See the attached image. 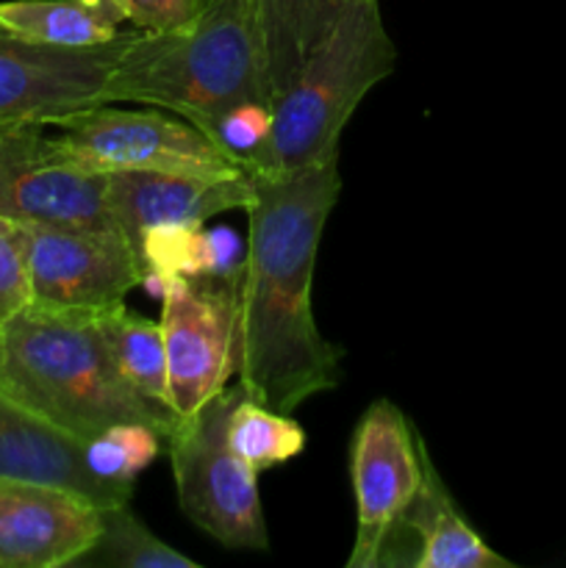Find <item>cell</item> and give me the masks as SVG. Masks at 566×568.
<instances>
[{"instance_id": "1", "label": "cell", "mask_w": 566, "mask_h": 568, "mask_svg": "<svg viewBox=\"0 0 566 568\" xmlns=\"http://www.w3.org/2000/svg\"><path fill=\"white\" fill-rule=\"evenodd\" d=\"M250 175V172H247ZM255 197L236 308L239 386L277 414L331 392L342 349L327 342L311 311L316 250L338 192V155L289 175H250Z\"/></svg>"}, {"instance_id": "2", "label": "cell", "mask_w": 566, "mask_h": 568, "mask_svg": "<svg viewBox=\"0 0 566 568\" xmlns=\"http://www.w3.org/2000/svg\"><path fill=\"white\" fill-rule=\"evenodd\" d=\"M0 394L89 442L120 422L170 438L181 416L139 394L117 366L100 311L26 305L0 327Z\"/></svg>"}, {"instance_id": "3", "label": "cell", "mask_w": 566, "mask_h": 568, "mask_svg": "<svg viewBox=\"0 0 566 568\" xmlns=\"http://www.w3.org/2000/svg\"><path fill=\"white\" fill-rule=\"evenodd\" d=\"M100 103L170 109L209 139L236 105H272L255 0H209L192 22L170 31L137 28Z\"/></svg>"}, {"instance_id": "4", "label": "cell", "mask_w": 566, "mask_h": 568, "mask_svg": "<svg viewBox=\"0 0 566 568\" xmlns=\"http://www.w3.org/2000/svg\"><path fill=\"white\" fill-rule=\"evenodd\" d=\"M397 67L381 0H355L272 105V131L250 175H289L338 155L342 131L372 87Z\"/></svg>"}, {"instance_id": "5", "label": "cell", "mask_w": 566, "mask_h": 568, "mask_svg": "<svg viewBox=\"0 0 566 568\" xmlns=\"http://www.w3.org/2000/svg\"><path fill=\"white\" fill-rule=\"evenodd\" d=\"M244 388H222L192 416H181L166 438L181 508L228 549L270 547L259 497V471L231 447L228 419Z\"/></svg>"}, {"instance_id": "6", "label": "cell", "mask_w": 566, "mask_h": 568, "mask_svg": "<svg viewBox=\"0 0 566 568\" xmlns=\"http://www.w3.org/2000/svg\"><path fill=\"white\" fill-rule=\"evenodd\" d=\"M0 216L20 225L120 231L109 172L78 159L44 122H20L0 139Z\"/></svg>"}, {"instance_id": "7", "label": "cell", "mask_w": 566, "mask_h": 568, "mask_svg": "<svg viewBox=\"0 0 566 568\" xmlns=\"http://www.w3.org/2000/svg\"><path fill=\"white\" fill-rule=\"evenodd\" d=\"M72 153L100 172H172L233 178L244 166L192 122L159 111H125L109 103L78 109L53 122Z\"/></svg>"}, {"instance_id": "8", "label": "cell", "mask_w": 566, "mask_h": 568, "mask_svg": "<svg viewBox=\"0 0 566 568\" xmlns=\"http://www.w3.org/2000/svg\"><path fill=\"white\" fill-rule=\"evenodd\" d=\"M239 283L242 272L231 277H175L161 297L166 386L178 416L203 408L236 372Z\"/></svg>"}, {"instance_id": "9", "label": "cell", "mask_w": 566, "mask_h": 568, "mask_svg": "<svg viewBox=\"0 0 566 568\" xmlns=\"http://www.w3.org/2000/svg\"><path fill=\"white\" fill-rule=\"evenodd\" d=\"M425 442L392 399H375L353 433V488L358 508L347 568H377L400 519L422 486Z\"/></svg>"}, {"instance_id": "10", "label": "cell", "mask_w": 566, "mask_h": 568, "mask_svg": "<svg viewBox=\"0 0 566 568\" xmlns=\"http://www.w3.org/2000/svg\"><path fill=\"white\" fill-rule=\"evenodd\" d=\"M131 37L128 31L92 48H64L0 31V120L53 125L98 105Z\"/></svg>"}, {"instance_id": "11", "label": "cell", "mask_w": 566, "mask_h": 568, "mask_svg": "<svg viewBox=\"0 0 566 568\" xmlns=\"http://www.w3.org/2000/svg\"><path fill=\"white\" fill-rule=\"evenodd\" d=\"M22 227L33 305L100 311L122 303L133 286H142V264L122 231Z\"/></svg>"}, {"instance_id": "12", "label": "cell", "mask_w": 566, "mask_h": 568, "mask_svg": "<svg viewBox=\"0 0 566 568\" xmlns=\"http://www.w3.org/2000/svg\"><path fill=\"white\" fill-rule=\"evenodd\" d=\"M98 532L92 499L50 483L0 477V568L75 566Z\"/></svg>"}, {"instance_id": "13", "label": "cell", "mask_w": 566, "mask_h": 568, "mask_svg": "<svg viewBox=\"0 0 566 568\" xmlns=\"http://www.w3.org/2000/svg\"><path fill=\"white\" fill-rule=\"evenodd\" d=\"M111 209L133 250L144 231L159 225H203L216 214L250 209L253 178H200L172 172H109Z\"/></svg>"}, {"instance_id": "14", "label": "cell", "mask_w": 566, "mask_h": 568, "mask_svg": "<svg viewBox=\"0 0 566 568\" xmlns=\"http://www.w3.org/2000/svg\"><path fill=\"white\" fill-rule=\"evenodd\" d=\"M0 477L70 488L98 508L131 503L133 486L100 480L87 464V442L0 394Z\"/></svg>"}, {"instance_id": "15", "label": "cell", "mask_w": 566, "mask_h": 568, "mask_svg": "<svg viewBox=\"0 0 566 568\" xmlns=\"http://www.w3.org/2000/svg\"><path fill=\"white\" fill-rule=\"evenodd\" d=\"M422 486L414 503L400 519L397 530H411L420 538V555H414L411 566L416 568H514L508 558L494 552L469 521L461 516L444 486L442 475L433 466L431 455L422 453ZM394 530V532H397ZM388 547V544H386ZM383 560V558H381Z\"/></svg>"}, {"instance_id": "16", "label": "cell", "mask_w": 566, "mask_h": 568, "mask_svg": "<svg viewBox=\"0 0 566 568\" xmlns=\"http://www.w3.org/2000/svg\"><path fill=\"white\" fill-rule=\"evenodd\" d=\"M355 0H255L272 105Z\"/></svg>"}, {"instance_id": "17", "label": "cell", "mask_w": 566, "mask_h": 568, "mask_svg": "<svg viewBox=\"0 0 566 568\" xmlns=\"http://www.w3.org/2000/svg\"><path fill=\"white\" fill-rule=\"evenodd\" d=\"M128 11L120 0H6L0 31L64 48H92L114 39Z\"/></svg>"}, {"instance_id": "18", "label": "cell", "mask_w": 566, "mask_h": 568, "mask_svg": "<svg viewBox=\"0 0 566 568\" xmlns=\"http://www.w3.org/2000/svg\"><path fill=\"white\" fill-rule=\"evenodd\" d=\"M100 327H103L105 342H109L125 381L153 403L172 408L161 322L144 320V316L128 311L125 303H117L100 308Z\"/></svg>"}, {"instance_id": "19", "label": "cell", "mask_w": 566, "mask_h": 568, "mask_svg": "<svg viewBox=\"0 0 566 568\" xmlns=\"http://www.w3.org/2000/svg\"><path fill=\"white\" fill-rule=\"evenodd\" d=\"M75 566L114 568H200L170 544L148 530L131 510V503L100 508V532L94 547Z\"/></svg>"}, {"instance_id": "20", "label": "cell", "mask_w": 566, "mask_h": 568, "mask_svg": "<svg viewBox=\"0 0 566 568\" xmlns=\"http://www.w3.org/2000/svg\"><path fill=\"white\" fill-rule=\"evenodd\" d=\"M231 447L253 466L255 471L289 464L305 449V430L289 414L266 408L253 397L242 394L228 419Z\"/></svg>"}, {"instance_id": "21", "label": "cell", "mask_w": 566, "mask_h": 568, "mask_svg": "<svg viewBox=\"0 0 566 568\" xmlns=\"http://www.w3.org/2000/svg\"><path fill=\"white\" fill-rule=\"evenodd\" d=\"M164 436L144 422H120L87 442V464L100 480L133 486L159 458Z\"/></svg>"}, {"instance_id": "22", "label": "cell", "mask_w": 566, "mask_h": 568, "mask_svg": "<svg viewBox=\"0 0 566 568\" xmlns=\"http://www.w3.org/2000/svg\"><path fill=\"white\" fill-rule=\"evenodd\" d=\"M31 305L26 227L0 216V327Z\"/></svg>"}, {"instance_id": "23", "label": "cell", "mask_w": 566, "mask_h": 568, "mask_svg": "<svg viewBox=\"0 0 566 568\" xmlns=\"http://www.w3.org/2000/svg\"><path fill=\"white\" fill-rule=\"evenodd\" d=\"M272 131V105L264 103H244L228 111L220 122H216L211 142L220 144L233 161L250 170L255 155L266 144Z\"/></svg>"}, {"instance_id": "24", "label": "cell", "mask_w": 566, "mask_h": 568, "mask_svg": "<svg viewBox=\"0 0 566 568\" xmlns=\"http://www.w3.org/2000/svg\"><path fill=\"white\" fill-rule=\"evenodd\" d=\"M128 11V22L139 31H170V28L186 26L200 11L205 0H120Z\"/></svg>"}, {"instance_id": "25", "label": "cell", "mask_w": 566, "mask_h": 568, "mask_svg": "<svg viewBox=\"0 0 566 568\" xmlns=\"http://www.w3.org/2000/svg\"><path fill=\"white\" fill-rule=\"evenodd\" d=\"M17 125H20V122H3V120H0V139H3L6 133H9L11 128H17Z\"/></svg>"}, {"instance_id": "26", "label": "cell", "mask_w": 566, "mask_h": 568, "mask_svg": "<svg viewBox=\"0 0 566 568\" xmlns=\"http://www.w3.org/2000/svg\"><path fill=\"white\" fill-rule=\"evenodd\" d=\"M205 3H209V0H205Z\"/></svg>"}]
</instances>
